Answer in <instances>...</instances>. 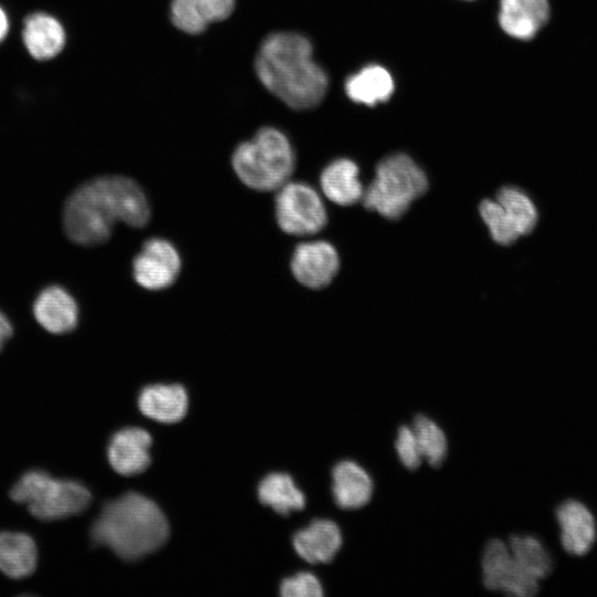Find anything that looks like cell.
<instances>
[{
    "label": "cell",
    "mask_w": 597,
    "mask_h": 597,
    "mask_svg": "<svg viewBox=\"0 0 597 597\" xmlns=\"http://www.w3.org/2000/svg\"><path fill=\"white\" fill-rule=\"evenodd\" d=\"M151 209L142 187L121 175L101 176L82 184L67 198L63 224L67 237L80 245L104 243L116 222L144 228Z\"/></svg>",
    "instance_id": "6da1fadb"
},
{
    "label": "cell",
    "mask_w": 597,
    "mask_h": 597,
    "mask_svg": "<svg viewBox=\"0 0 597 597\" xmlns=\"http://www.w3.org/2000/svg\"><path fill=\"white\" fill-rule=\"evenodd\" d=\"M254 70L262 85L294 111L316 107L327 93V73L313 60L310 39L297 32L268 34L256 51Z\"/></svg>",
    "instance_id": "7a4b0ae2"
},
{
    "label": "cell",
    "mask_w": 597,
    "mask_h": 597,
    "mask_svg": "<svg viewBox=\"0 0 597 597\" xmlns=\"http://www.w3.org/2000/svg\"><path fill=\"white\" fill-rule=\"evenodd\" d=\"M168 534V522L160 507L135 492L106 503L91 530L95 544L108 547L126 561L158 549Z\"/></svg>",
    "instance_id": "3957f363"
},
{
    "label": "cell",
    "mask_w": 597,
    "mask_h": 597,
    "mask_svg": "<svg viewBox=\"0 0 597 597\" xmlns=\"http://www.w3.org/2000/svg\"><path fill=\"white\" fill-rule=\"evenodd\" d=\"M231 165L247 187L263 192L276 191L294 171L295 153L281 129L264 126L234 148Z\"/></svg>",
    "instance_id": "277c9868"
},
{
    "label": "cell",
    "mask_w": 597,
    "mask_h": 597,
    "mask_svg": "<svg viewBox=\"0 0 597 597\" xmlns=\"http://www.w3.org/2000/svg\"><path fill=\"white\" fill-rule=\"evenodd\" d=\"M427 189L428 178L422 168L410 156L397 153L378 163L362 201L367 210L396 220Z\"/></svg>",
    "instance_id": "5b68a950"
},
{
    "label": "cell",
    "mask_w": 597,
    "mask_h": 597,
    "mask_svg": "<svg viewBox=\"0 0 597 597\" xmlns=\"http://www.w3.org/2000/svg\"><path fill=\"white\" fill-rule=\"evenodd\" d=\"M10 496L42 521L76 515L83 512L92 500L91 492L82 483L55 479L38 470L24 473L11 489Z\"/></svg>",
    "instance_id": "8992f818"
},
{
    "label": "cell",
    "mask_w": 597,
    "mask_h": 597,
    "mask_svg": "<svg viewBox=\"0 0 597 597\" xmlns=\"http://www.w3.org/2000/svg\"><path fill=\"white\" fill-rule=\"evenodd\" d=\"M479 212L492 240L501 245H510L528 234L538 218L530 196L514 186L502 187L493 199L482 200Z\"/></svg>",
    "instance_id": "52a82bcc"
},
{
    "label": "cell",
    "mask_w": 597,
    "mask_h": 597,
    "mask_svg": "<svg viewBox=\"0 0 597 597\" xmlns=\"http://www.w3.org/2000/svg\"><path fill=\"white\" fill-rule=\"evenodd\" d=\"M274 213L280 229L290 235H312L327 223L321 196L302 181H287L276 190Z\"/></svg>",
    "instance_id": "ba28073f"
},
{
    "label": "cell",
    "mask_w": 597,
    "mask_h": 597,
    "mask_svg": "<svg viewBox=\"0 0 597 597\" xmlns=\"http://www.w3.org/2000/svg\"><path fill=\"white\" fill-rule=\"evenodd\" d=\"M482 582L494 591L531 597L538 590V580L525 573L513 558L507 543L490 540L481 558Z\"/></svg>",
    "instance_id": "9c48e42d"
},
{
    "label": "cell",
    "mask_w": 597,
    "mask_h": 597,
    "mask_svg": "<svg viewBox=\"0 0 597 597\" xmlns=\"http://www.w3.org/2000/svg\"><path fill=\"white\" fill-rule=\"evenodd\" d=\"M181 270L177 248L164 238H150L133 260L136 283L148 291H161L171 286Z\"/></svg>",
    "instance_id": "30bf717a"
},
{
    "label": "cell",
    "mask_w": 597,
    "mask_h": 597,
    "mask_svg": "<svg viewBox=\"0 0 597 597\" xmlns=\"http://www.w3.org/2000/svg\"><path fill=\"white\" fill-rule=\"evenodd\" d=\"M339 270L336 248L323 240L300 243L291 258V271L298 283L312 290L326 287Z\"/></svg>",
    "instance_id": "8fae6325"
},
{
    "label": "cell",
    "mask_w": 597,
    "mask_h": 597,
    "mask_svg": "<svg viewBox=\"0 0 597 597\" xmlns=\"http://www.w3.org/2000/svg\"><path fill=\"white\" fill-rule=\"evenodd\" d=\"M551 15L548 0H500L499 24L511 38L528 41L546 25Z\"/></svg>",
    "instance_id": "7c38bea8"
},
{
    "label": "cell",
    "mask_w": 597,
    "mask_h": 597,
    "mask_svg": "<svg viewBox=\"0 0 597 597\" xmlns=\"http://www.w3.org/2000/svg\"><path fill=\"white\" fill-rule=\"evenodd\" d=\"M151 436L143 428H125L109 440L107 457L112 468L122 475L144 472L150 464Z\"/></svg>",
    "instance_id": "4fadbf2b"
},
{
    "label": "cell",
    "mask_w": 597,
    "mask_h": 597,
    "mask_svg": "<svg viewBox=\"0 0 597 597\" xmlns=\"http://www.w3.org/2000/svg\"><path fill=\"white\" fill-rule=\"evenodd\" d=\"M237 0H170L169 18L179 31L197 35L213 22L227 20Z\"/></svg>",
    "instance_id": "5bb4252c"
},
{
    "label": "cell",
    "mask_w": 597,
    "mask_h": 597,
    "mask_svg": "<svg viewBox=\"0 0 597 597\" xmlns=\"http://www.w3.org/2000/svg\"><path fill=\"white\" fill-rule=\"evenodd\" d=\"M564 549L575 556L589 552L596 538V523L588 507L577 500H567L556 509Z\"/></svg>",
    "instance_id": "9a60e30c"
},
{
    "label": "cell",
    "mask_w": 597,
    "mask_h": 597,
    "mask_svg": "<svg viewBox=\"0 0 597 597\" xmlns=\"http://www.w3.org/2000/svg\"><path fill=\"white\" fill-rule=\"evenodd\" d=\"M343 545L339 526L332 520L317 519L293 536L296 553L311 564L329 563Z\"/></svg>",
    "instance_id": "2e32d148"
},
{
    "label": "cell",
    "mask_w": 597,
    "mask_h": 597,
    "mask_svg": "<svg viewBox=\"0 0 597 597\" xmlns=\"http://www.w3.org/2000/svg\"><path fill=\"white\" fill-rule=\"evenodd\" d=\"M374 482L369 473L353 460H342L332 470V493L344 510L365 506L371 499Z\"/></svg>",
    "instance_id": "e0dca14e"
},
{
    "label": "cell",
    "mask_w": 597,
    "mask_h": 597,
    "mask_svg": "<svg viewBox=\"0 0 597 597\" xmlns=\"http://www.w3.org/2000/svg\"><path fill=\"white\" fill-rule=\"evenodd\" d=\"M33 314L38 323L52 334L73 331L78 321V308L74 298L61 286L44 289L36 297Z\"/></svg>",
    "instance_id": "ac0fdd59"
},
{
    "label": "cell",
    "mask_w": 597,
    "mask_h": 597,
    "mask_svg": "<svg viewBox=\"0 0 597 597\" xmlns=\"http://www.w3.org/2000/svg\"><path fill=\"white\" fill-rule=\"evenodd\" d=\"M320 184L324 196L338 206H352L363 199L365 188L359 179V168L348 158L331 161L321 172Z\"/></svg>",
    "instance_id": "d6986e66"
},
{
    "label": "cell",
    "mask_w": 597,
    "mask_h": 597,
    "mask_svg": "<svg viewBox=\"0 0 597 597\" xmlns=\"http://www.w3.org/2000/svg\"><path fill=\"white\" fill-rule=\"evenodd\" d=\"M138 407L146 417L164 423L181 420L188 407L186 389L178 384L149 385L138 396Z\"/></svg>",
    "instance_id": "ffe728a7"
},
{
    "label": "cell",
    "mask_w": 597,
    "mask_h": 597,
    "mask_svg": "<svg viewBox=\"0 0 597 597\" xmlns=\"http://www.w3.org/2000/svg\"><path fill=\"white\" fill-rule=\"evenodd\" d=\"M22 38L31 56L42 61L56 56L65 43L62 24L43 12L32 13L25 19Z\"/></svg>",
    "instance_id": "44dd1931"
},
{
    "label": "cell",
    "mask_w": 597,
    "mask_h": 597,
    "mask_svg": "<svg viewBox=\"0 0 597 597\" xmlns=\"http://www.w3.org/2000/svg\"><path fill=\"white\" fill-rule=\"evenodd\" d=\"M395 83L387 69L378 64L364 66L345 81L346 95L355 103L374 106L390 98Z\"/></svg>",
    "instance_id": "7402d4cb"
},
{
    "label": "cell",
    "mask_w": 597,
    "mask_h": 597,
    "mask_svg": "<svg viewBox=\"0 0 597 597\" xmlns=\"http://www.w3.org/2000/svg\"><path fill=\"white\" fill-rule=\"evenodd\" d=\"M38 561L36 545L23 533H0V572L13 579L31 575Z\"/></svg>",
    "instance_id": "603a6c76"
},
{
    "label": "cell",
    "mask_w": 597,
    "mask_h": 597,
    "mask_svg": "<svg viewBox=\"0 0 597 597\" xmlns=\"http://www.w3.org/2000/svg\"><path fill=\"white\" fill-rule=\"evenodd\" d=\"M261 503L271 506L275 512L287 515L305 506V495L286 473H270L258 486Z\"/></svg>",
    "instance_id": "cb8c5ba5"
},
{
    "label": "cell",
    "mask_w": 597,
    "mask_h": 597,
    "mask_svg": "<svg viewBox=\"0 0 597 597\" xmlns=\"http://www.w3.org/2000/svg\"><path fill=\"white\" fill-rule=\"evenodd\" d=\"M507 545L515 562L533 578L540 580L551 573V554L536 536L512 535Z\"/></svg>",
    "instance_id": "d4e9b609"
},
{
    "label": "cell",
    "mask_w": 597,
    "mask_h": 597,
    "mask_svg": "<svg viewBox=\"0 0 597 597\" xmlns=\"http://www.w3.org/2000/svg\"><path fill=\"white\" fill-rule=\"evenodd\" d=\"M411 427L422 459H426L431 467L442 464L448 452V439L442 428L425 415H418Z\"/></svg>",
    "instance_id": "484cf974"
},
{
    "label": "cell",
    "mask_w": 597,
    "mask_h": 597,
    "mask_svg": "<svg viewBox=\"0 0 597 597\" xmlns=\"http://www.w3.org/2000/svg\"><path fill=\"white\" fill-rule=\"evenodd\" d=\"M280 593L284 597H321L324 595L320 579L308 572H301L283 579Z\"/></svg>",
    "instance_id": "4316f807"
},
{
    "label": "cell",
    "mask_w": 597,
    "mask_h": 597,
    "mask_svg": "<svg viewBox=\"0 0 597 597\" xmlns=\"http://www.w3.org/2000/svg\"><path fill=\"white\" fill-rule=\"evenodd\" d=\"M395 449L405 468L415 470L420 465L422 455L412 427L401 426L398 429Z\"/></svg>",
    "instance_id": "83f0119b"
},
{
    "label": "cell",
    "mask_w": 597,
    "mask_h": 597,
    "mask_svg": "<svg viewBox=\"0 0 597 597\" xmlns=\"http://www.w3.org/2000/svg\"><path fill=\"white\" fill-rule=\"evenodd\" d=\"M13 329L9 320L0 312V350L4 343L12 336Z\"/></svg>",
    "instance_id": "f1b7e54d"
},
{
    "label": "cell",
    "mask_w": 597,
    "mask_h": 597,
    "mask_svg": "<svg viewBox=\"0 0 597 597\" xmlns=\"http://www.w3.org/2000/svg\"><path fill=\"white\" fill-rule=\"evenodd\" d=\"M8 31H9V20L6 12L0 7V42L7 36Z\"/></svg>",
    "instance_id": "f546056e"
}]
</instances>
